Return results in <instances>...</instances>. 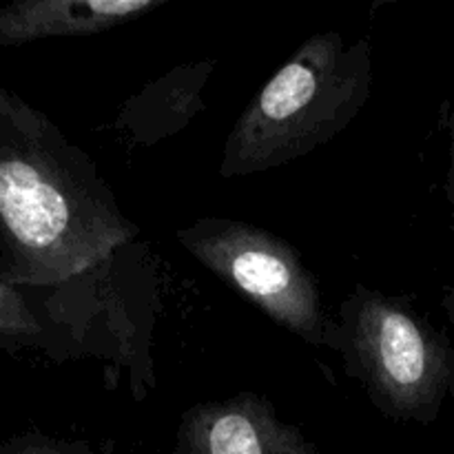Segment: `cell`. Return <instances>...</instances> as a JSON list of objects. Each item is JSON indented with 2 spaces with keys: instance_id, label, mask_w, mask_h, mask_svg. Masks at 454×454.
<instances>
[{
  "instance_id": "cell-2",
  "label": "cell",
  "mask_w": 454,
  "mask_h": 454,
  "mask_svg": "<svg viewBox=\"0 0 454 454\" xmlns=\"http://www.w3.org/2000/svg\"><path fill=\"white\" fill-rule=\"evenodd\" d=\"M372 91L366 38L310 35L275 71L226 137L220 176L244 177L291 164L353 124Z\"/></svg>"
},
{
  "instance_id": "cell-5",
  "label": "cell",
  "mask_w": 454,
  "mask_h": 454,
  "mask_svg": "<svg viewBox=\"0 0 454 454\" xmlns=\"http://www.w3.org/2000/svg\"><path fill=\"white\" fill-rule=\"evenodd\" d=\"M177 242L226 286L242 293L278 326L313 346L335 340L315 275L293 244L248 222L202 217L177 231Z\"/></svg>"
},
{
  "instance_id": "cell-9",
  "label": "cell",
  "mask_w": 454,
  "mask_h": 454,
  "mask_svg": "<svg viewBox=\"0 0 454 454\" xmlns=\"http://www.w3.org/2000/svg\"><path fill=\"white\" fill-rule=\"evenodd\" d=\"M0 350H40L53 362L78 359L69 340L49 319L34 291L0 279Z\"/></svg>"
},
{
  "instance_id": "cell-1",
  "label": "cell",
  "mask_w": 454,
  "mask_h": 454,
  "mask_svg": "<svg viewBox=\"0 0 454 454\" xmlns=\"http://www.w3.org/2000/svg\"><path fill=\"white\" fill-rule=\"evenodd\" d=\"M137 235L93 160L43 111L0 87V279L60 286Z\"/></svg>"
},
{
  "instance_id": "cell-8",
  "label": "cell",
  "mask_w": 454,
  "mask_h": 454,
  "mask_svg": "<svg viewBox=\"0 0 454 454\" xmlns=\"http://www.w3.org/2000/svg\"><path fill=\"white\" fill-rule=\"evenodd\" d=\"M215 65V60L189 62L145 84L124 102L114 129L142 146L176 136L207 106L202 91Z\"/></svg>"
},
{
  "instance_id": "cell-10",
  "label": "cell",
  "mask_w": 454,
  "mask_h": 454,
  "mask_svg": "<svg viewBox=\"0 0 454 454\" xmlns=\"http://www.w3.org/2000/svg\"><path fill=\"white\" fill-rule=\"evenodd\" d=\"M0 454H93L84 443L62 442L43 433H22L0 442Z\"/></svg>"
},
{
  "instance_id": "cell-13",
  "label": "cell",
  "mask_w": 454,
  "mask_h": 454,
  "mask_svg": "<svg viewBox=\"0 0 454 454\" xmlns=\"http://www.w3.org/2000/svg\"><path fill=\"white\" fill-rule=\"evenodd\" d=\"M176 454H189L186 450H182V448H176Z\"/></svg>"
},
{
  "instance_id": "cell-11",
  "label": "cell",
  "mask_w": 454,
  "mask_h": 454,
  "mask_svg": "<svg viewBox=\"0 0 454 454\" xmlns=\"http://www.w3.org/2000/svg\"><path fill=\"white\" fill-rule=\"evenodd\" d=\"M448 133H450V167H448L443 191H446V198H448V202H450L452 224H454V106L450 111V118H448Z\"/></svg>"
},
{
  "instance_id": "cell-6",
  "label": "cell",
  "mask_w": 454,
  "mask_h": 454,
  "mask_svg": "<svg viewBox=\"0 0 454 454\" xmlns=\"http://www.w3.org/2000/svg\"><path fill=\"white\" fill-rule=\"evenodd\" d=\"M177 448L189 454H319L300 428L279 419L269 399L255 393L189 408Z\"/></svg>"
},
{
  "instance_id": "cell-7",
  "label": "cell",
  "mask_w": 454,
  "mask_h": 454,
  "mask_svg": "<svg viewBox=\"0 0 454 454\" xmlns=\"http://www.w3.org/2000/svg\"><path fill=\"white\" fill-rule=\"evenodd\" d=\"M167 0H20L0 7V47L96 35L155 12Z\"/></svg>"
},
{
  "instance_id": "cell-3",
  "label": "cell",
  "mask_w": 454,
  "mask_h": 454,
  "mask_svg": "<svg viewBox=\"0 0 454 454\" xmlns=\"http://www.w3.org/2000/svg\"><path fill=\"white\" fill-rule=\"evenodd\" d=\"M331 348L390 419L428 426L454 399L452 341L406 297L359 284L340 306Z\"/></svg>"
},
{
  "instance_id": "cell-4",
  "label": "cell",
  "mask_w": 454,
  "mask_h": 454,
  "mask_svg": "<svg viewBox=\"0 0 454 454\" xmlns=\"http://www.w3.org/2000/svg\"><path fill=\"white\" fill-rule=\"evenodd\" d=\"M31 291L78 359H106L109 372L129 371L136 399L155 388L149 344L158 284L153 264L146 262V244H129L98 269L60 286Z\"/></svg>"
},
{
  "instance_id": "cell-12",
  "label": "cell",
  "mask_w": 454,
  "mask_h": 454,
  "mask_svg": "<svg viewBox=\"0 0 454 454\" xmlns=\"http://www.w3.org/2000/svg\"><path fill=\"white\" fill-rule=\"evenodd\" d=\"M443 309H446L448 317H450V322L454 324V288H448L446 291V297H443Z\"/></svg>"
}]
</instances>
